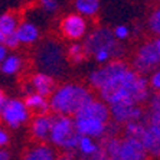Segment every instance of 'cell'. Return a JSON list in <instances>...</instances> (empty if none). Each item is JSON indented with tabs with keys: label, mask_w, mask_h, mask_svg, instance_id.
Instances as JSON below:
<instances>
[{
	"label": "cell",
	"mask_w": 160,
	"mask_h": 160,
	"mask_svg": "<svg viewBox=\"0 0 160 160\" xmlns=\"http://www.w3.org/2000/svg\"><path fill=\"white\" fill-rule=\"evenodd\" d=\"M153 97H154V98H156V100L160 102V92H156V94H154V95H153Z\"/></svg>",
	"instance_id": "obj_38"
},
{
	"label": "cell",
	"mask_w": 160,
	"mask_h": 160,
	"mask_svg": "<svg viewBox=\"0 0 160 160\" xmlns=\"http://www.w3.org/2000/svg\"><path fill=\"white\" fill-rule=\"evenodd\" d=\"M61 33L69 41H79L87 36L88 32V20L79 16L78 13H68L61 20Z\"/></svg>",
	"instance_id": "obj_11"
},
{
	"label": "cell",
	"mask_w": 160,
	"mask_h": 160,
	"mask_svg": "<svg viewBox=\"0 0 160 160\" xmlns=\"http://www.w3.org/2000/svg\"><path fill=\"white\" fill-rule=\"evenodd\" d=\"M65 59H67L65 51L55 41L43 42L36 52V63L42 69L41 72L48 74L51 77L58 75L63 71Z\"/></svg>",
	"instance_id": "obj_5"
},
{
	"label": "cell",
	"mask_w": 160,
	"mask_h": 160,
	"mask_svg": "<svg viewBox=\"0 0 160 160\" xmlns=\"http://www.w3.org/2000/svg\"><path fill=\"white\" fill-rule=\"evenodd\" d=\"M85 55H94L98 51H107L111 53L112 58L120 56L123 53L121 45L112 36V32L107 28H97L92 32H89L85 36V41L82 43Z\"/></svg>",
	"instance_id": "obj_7"
},
{
	"label": "cell",
	"mask_w": 160,
	"mask_h": 160,
	"mask_svg": "<svg viewBox=\"0 0 160 160\" xmlns=\"http://www.w3.org/2000/svg\"><path fill=\"white\" fill-rule=\"evenodd\" d=\"M144 120L146 126L160 127V102L154 97L149 100V108H147Z\"/></svg>",
	"instance_id": "obj_24"
},
{
	"label": "cell",
	"mask_w": 160,
	"mask_h": 160,
	"mask_svg": "<svg viewBox=\"0 0 160 160\" xmlns=\"http://www.w3.org/2000/svg\"><path fill=\"white\" fill-rule=\"evenodd\" d=\"M23 68V59L19 55H8L4 61L0 65L2 72L6 75H16L19 71H22Z\"/></svg>",
	"instance_id": "obj_22"
},
{
	"label": "cell",
	"mask_w": 160,
	"mask_h": 160,
	"mask_svg": "<svg viewBox=\"0 0 160 160\" xmlns=\"http://www.w3.org/2000/svg\"><path fill=\"white\" fill-rule=\"evenodd\" d=\"M100 149V143L94 138L79 136L78 144H77V152L79 153V157H88Z\"/></svg>",
	"instance_id": "obj_23"
},
{
	"label": "cell",
	"mask_w": 160,
	"mask_h": 160,
	"mask_svg": "<svg viewBox=\"0 0 160 160\" xmlns=\"http://www.w3.org/2000/svg\"><path fill=\"white\" fill-rule=\"evenodd\" d=\"M25 105L28 107L29 112H33L35 116H42V114H48L49 108V100L46 97H42L39 94L30 92L25 98Z\"/></svg>",
	"instance_id": "obj_19"
},
{
	"label": "cell",
	"mask_w": 160,
	"mask_h": 160,
	"mask_svg": "<svg viewBox=\"0 0 160 160\" xmlns=\"http://www.w3.org/2000/svg\"><path fill=\"white\" fill-rule=\"evenodd\" d=\"M74 121L79 136H85V137L94 138V140H102L107 134L108 123H102L100 120L82 116H75Z\"/></svg>",
	"instance_id": "obj_12"
},
{
	"label": "cell",
	"mask_w": 160,
	"mask_h": 160,
	"mask_svg": "<svg viewBox=\"0 0 160 160\" xmlns=\"http://www.w3.org/2000/svg\"><path fill=\"white\" fill-rule=\"evenodd\" d=\"M6 56H8V48L3 43H0V65H2V62L4 61Z\"/></svg>",
	"instance_id": "obj_33"
},
{
	"label": "cell",
	"mask_w": 160,
	"mask_h": 160,
	"mask_svg": "<svg viewBox=\"0 0 160 160\" xmlns=\"http://www.w3.org/2000/svg\"><path fill=\"white\" fill-rule=\"evenodd\" d=\"M146 130V123L144 121H134V123H128L124 126L123 136L126 138H133V140H142L143 134Z\"/></svg>",
	"instance_id": "obj_25"
},
{
	"label": "cell",
	"mask_w": 160,
	"mask_h": 160,
	"mask_svg": "<svg viewBox=\"0 0 160 160\" xmlns=\"http://www.w3.org/2000/svg\"><path fill=\"white\" fill-rule=\"evenodd\" d=\"M30 112L25 105V101L19 98H12L4 102L0 110V118L10 128H18L29 121Z\"/></svg>",
	"instance_id": "obj_9"
},
{
	"label": "cell",
	"mask_w": 160,
	"mask_h": 160,
	"mask_svg": "<svg viewBox=\"0 0 160 160\" xmlns=\"http://www.w3.org/2000/svg\"><path fill=\"white\" fill-rule=\"evenodd\" d=\"M55 79L53 77L43 72H36L30 77L29 84H28V89H26V95L30 92L39 94L42 97H51L52 92L55 91Z\"/></svg>",
	"instance_id": "obj_13"
},
{
	"label": "cell",
	"mask_w": 160,
	"mask_h": 160,
	"mask_svg": "<svg viewBox=\"0 0 160 160\" xmlns=\"http://www.w3.org/2000/svg\"><path fill=\"white\" fill-rule=\"evenodd\" d=\"M128 69L130 67L124 61L112 59L102 67L94 69L88 77V82L94 89H97L101 94L107 91L108 88H111Z\"/></svg>",
	"instance_id": "obj_6"
},
{
	"label": "cell",
	"mask_w": 160,
	"mask_h": 160,
	"mask_svg": "<svg viewBox=\"0 0 160 160\" xmlns=\"http://www.w3.org/2000/svg\"><path fill=\"white\" fill-rule=\"evenodd\" d=\"M56 160H75L74 157L71 156V154H61V156H56Z\"/></svg>",
	"instance_id": "obj_35"
},
{
	"label": "cell",
	"mask_w": 160,
	"mask_h": 160,
	"mask_svg": "<svg viewBox=\"0 0 160 160\" xmlns=\"http://www.w3.org/2000/svg\"><path fill=\"white\" fill-rule=\"evenodd\" d=\"M147 28L156 38H160V6L150 13L147 19Z\"/></svg>",
	"instance_id": "obj_27"
},
{
	"label": "cell",
	"mask_w": 160,
	"mask_h": 160,
	"mask_svg": "<svg viewBox=\"0 0 160 160\" xmlns=\"http://www.w3.org/2000/svg\"><path fill=\"white\" fill-rule=\"evenodd\" d=\"M41 8L43 9L45 12H48V13H53L59 9V3L56 2V0H42L41 3Z\"/></svg>",
	"instance_id": "obj_30"
},
{
	"label": "cell",
	"mask_w": 160,
	"mask_h": 160,
	"mask_svg": "<svg viewBox=\"0 0 160 160\" xmlns=\"http://www.w3.org/2000/svg\"><path fill=\"white\" fill-rule=\"evenodd\" d=\"M131 65H133L131 69L143 77L150 75L156 68L160 67V56L157 55L153 41H146L138 46L133 55Z\"/></svg>",
	"instance_id": "obj_8"
},
{
	"label": "cell",
	"mask_w": 160,
	"mask_h": 160,
	"mask_svg": "<svg viewBox=\"0 0 160 160\" xmlns=\"http://www.w3.org/2000/svg\"><path fill=\"white\" fill-rule=\"evenodd\" d=\"M9 153L6 152V150H2V153H0V160H9Z\"/></svg>",
	"instance_id": "obj_37"
},
{
	"label": "cell",
	"mask_w": 160,
	"mask_h": 160,
	"mask_svg": "<svg viewBox=\"0 0 160 160\" xmlns=\"http://www.w3.org/2000/svg\"><path fill=\"white\" fill-rule=\"evenodd\" d=\"M108 160H147V153L140 140L126 137H104L100 142Z\"/></svg>",
	"instance_id": "obj_3"
},
{
	"label": "cell",
	"mask_w": 160,
	"mask_h": 160,
	"mask_svg": "<svg viewBox=\"0 0 160 160\" xmlns=\"http://www.w3.org/2000/svg\"><path fill=\"white\" fill-rule=\"evenodd\" d=\"M65 55H67L68 59L74 63H81L87 56L85 51H84V46H82L81 43H71L68 46Z\"/></svg>",
	"instance_id": "obj_26"
},
{
	"label": "cell",
	"mask_w": 160,
	"mask_h": 160,
	"mask_svg": "<svg viewBox=\"0 0 160 160\" xmlns=\"http://www.w3.org/2000/svg\"><path fill=\"white\" fill-rule=\"evenodd\" d=\"M0 43H2V38H0Z\"/></svg>",
	"instance_id": "obj_39"
},
{
	"label": "cell",
	"mask_w": 160,
	"mask_h": 160,
	"mask_svg": "<svg viewBox=\"0 0 160 160\" xmlns=\"http://www.w3.org/2000/svg\"><path fill=\"white\" fill-rule=\"evenodd\" d=\"M0 153H2V150H0Z\"/></svg>",
	"instance_id": "obj_40"
},
{
	"label": "cell",
	"mask_w": 160,
	"mask_h": 160,
	"mask_svg": "<svg viewBox=\"0 0 160 160\" xmlns=\"http://www.w3.org/2000/svg\"><path fill=\"white\" fill-rule=\"evenodd\" d=\"M9 143V133L3 126H0V150H3Z\"/></svg>",
	"instance_id": "obj_32"
},
{
	"label": "cell",
	"mask_w": 160,
	"mask_h": 160,
	"mask_svg": "<svg viewBox=\"0 0 160 160\" xmlns=\"http://www.w3.org/2000/svg\"><path fill=\"white\" fill-rule=\"evenodd\" d=\"M100 97V100L104 101L108 107L118 102L142 105L150 100L149 82L146 77L138 75L130 68L111 88L101 92Z\"/></svg>",
	"instance_id": "obj_1"
},
{
	"label": "cell",
	"mask_w": 160,
	"mask_h": 160,
	"mask_svg": "<svg viewBox=\"0 0 160 160\" xmlns=\"http://www.w3.org/2000/svg\"><path fill=\"white\" fill-rule=\"evenodd\" d=\"M77 116L95 118L102 121V123H110V108L104 101L98 100V98H92L77 112Z\"/></svg>",
	"instance_id": "obj_15"
},
{
	"label": "cell",
	"mask_w": 160,
	"mask_h": 160,
	"mask_svg": "<svg viewBox=\"0 0 160 160\" xmlns=\"http://www.w3.org/2000/svg\"><path fill=\"white\" fill-rule=\"evenodd\" d=\"M19 23H20V20H19L15 12H6L0 16V38H2V42H3V38L16 33Z\"/></svg>",
	"instance_id": "obj_20"
},
{
	"label": "cell",
	"mask_w": 160,
	"mask_h": 160,
	"mask_svg": "<svg viewBox=\"0 0 160 160\" xmlns=\"http://www.w3.org/2000/svg\"><path fill=\"white\" fill-rule=\"evenodd\" d=\"M8 101V98H6V95H4V92L0 89V110H2V107L4 105V102Z\"/></svg>",
	"instance_id": "obj_36"
},
{
	"label": "cell",
	"mask_w": 160,
	"mask_h": 160,
	"mask_svg": "<svg viewBox=\"0 0 160 160\" xmlns=\"http://www.w3.org/2000/svg\"><path fill=\"white\" fill-rule=\"evenodd\" d=\"M147 82H149L150 91H154V94L160 92V67L156 68V69L149 75Z\"/></svg>",
	"instance_id": "obj_28"
},
{
	"label": "cell",
	"mask_w": 160,
	"mask_h": 160,
	"mask_svg": "<svg viewBox=\"0 0 160 160\" xmlns=\"http://www.w3.org/2000/svg\"><path fill=\"white\" fill-rule=\"evenodd\" d=\"M79 160H108V159H107V156H105L104 150L101 149V144H100V149L94 153V154H91V156H88V157H79Z\"/></svg>",
	"instance_id": "obj_31"
},
{
	"label": "cell",
	"mask_w": 160,
	"mask_h": 160,
	"mask_svg": "<svg viewBox=\"0 0 160 160\" xmlns=\"http://www.w3.org/2000/svg\"><path fill=\"white\" fill-rule=\"evenodd\" d=\"M92 98L94 94L88 87L77 82H67L55 88L49 97V108L56 116L74 118L77 112Z\"/></svg>",
	"instance_id": "obj_2"
},
{
	"label": "cell",
	"mask_w": 160,
	"mask_h": 160,
	"mask_svg": "<svg viewBox=\"0 0 160 160\" xmlns=\"http://www.w3.org/2000/svg\"><path fill=\"white\" fill-rule=\"evenodd\" d=\"M112 32V36L116 38V41H126L127 38L130 36V28L126 26V25H118V26H116L114 29L111 30Z\"/></svg>",
	"instance_id": "obj_29"
},
{
	"label": "cell",
	"mask_w": 160,
	"mask_h": 160,
	"mask_svg": "<svg viewBox=\"0 0 160 160\" xmlns=\"http://www.w3.org/2000/svg\"><path fill=\"white\" fill-rule=\"evenodd\" d=\"M15 35L19 45H32L39 39V29L35 23L29 22V20H23L19 23Z\"/></svg>",
	"instance_id": "obj_18"
},
{
	"label": "cell",
	"mask_w": 160,
	"mask_h": 160,
	"mask_svg": "<svg viewBox=\"0 0 160 160\" xmlns=\"http://www.w3.org/2000/svg\"><path fill=\"white\" fill-rule=\"evenodd\" d=\"M75 13H78L84 19L94 18L100 12V2L98 0H77L74 3Z\"/></svg>",
	"instance_id": "obj_21"
},
{
	"label": "cell",
	"mask_w": 160,
	"mask_h": 160,
	"mask_svg": "<svg viewBox=\"0 0 160 160\" xmlns=\"http://www.w3.org/2000/svg\"><path fill=\"white\" fill-rule=\"evenodd\" d=\"M140 142H142L147 156L160 159V127L146 126L144 134Z\"/></svg>",
	"instance_id": "obj_16"
},
{
	"label": "cell",
	"mask_w": 160,
	"mask_h": 160,
	"mask_svg": "<svg viewBox=\"0 0 160 160\" xmlns=\"http://www.w3.org/2000/svg\"><path fill=\"white\" fill-rule=\"evenodd\" d=\"M23 160H56V153L48 143H35L26 149Z\"/></svg>",
	"instance_id": "obj_17"
},
{
	"label": "cell",
	"mask_w": 160,
	"mask_h": 160,
	"mask_svg": "<svg viewBox=\"0 0 160 160\" xmlns=\"http://www.w3.org/2000/svg\"><path fill=\"white\" fill-rule=\"evenodd\" d=\"M108 108H110V118L117 126H126L134 121H144L146 112L142 105L118 102V104L110 105Z\"/></svg>",
	"instance_id": "obj_10"
},
{
	"label": "cell",
	"mask_w": 160,
	"mask_h": 160,
	"mask_svg": "<svg viewBox=\"0 0 160 160\" xmlns=\"http://www.w3.org/2000/svg\"><path fill=\"white\" fill-rule=\"evenodd\" d=\"M79 134L75 127V121L72 117L65 116H55L52 123V130L49 136L51 146L61 149L63 152L71 153L77 150Z\"/></svg>",
	"instance_id": "obj_4"
},
{
	"label": "cell",
	"mask_w": 160,
	"mask_h": 160,
	"mask_svg": "<svg viewBox=\"0 0 160 160\" xmlns=\"http://www.w3.org/2000/svg\"><path fill=\"white\" fill-rule=\"evenodd\" d=\"M53 117L51 114L35 116L30 121V136L36 143H48L52 130Z\"/></svg>",
	"instance_id": "obj_14"
},
{
	"label": "cell",
	"mask_w": 160,
	"mask_h": 160,
	"mask_svg": "<svg viewBox=\"0 0 160 160\" xmlns=\"http://www.w3.org/2000/svg\"><path fill=\"white\" fill-rule=\"evenodd\" d=\"M152 41H153V45H154V48H156L157 55L160 56V38H154V39H152Z\"/></svg>",
	"instance_id": "obj_34"
}]
</instances>
